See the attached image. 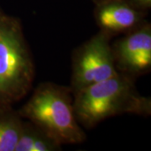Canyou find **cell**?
Returning a JSON list of instances; mask_svg holds the SVG:
<instances>
[{
    "instance_id": "obj_1",
    "label": "cell",
    "mask_w": 151,
    "mask_h": 151,
    "mask_svg": "<svg viewBox=\"0 0 151 151\" xmlns=\"http://www.w3.org/2000/svg\"><path fill=\"white\" fill-rule=\"evenodd\" d=\"M134 78L119 73L73 94L77 121L92 129L105 119L122 114L150 116L151 100L138 92Z\"/></svg>"
},
{
    "instance_id": "obj_2",
    "label": "cell",
    "mask_w": 151,
    "mask_h": 151,
    "mask_svg": "<svg viewBox=\"0 0 151 151\" xmlns=\"http://www.w3.org/2000/svg\"><path fill=\"white\" fill-rule=\"evenodd\" d=\"M18 112L22 119L37 125L60 145L86 140V134L76 117L70 86L40 83Z\"/></svg>"
},
{
    "instance_id": "obj_3",
    "label": "cell",
    "mask_w": 151,
    "mask_h": 151,
    "mask_svg": "<svg viewBox=\"0 0 151 151\" xmlns=\"http://www.w3.org/2000/svg\"><path fill=\"white\" fill-rule=\"evenodd\" d=\"M35 67L19 18L0 8V108L13 106L32 88Z\"/></svg>"
},
{
    "instance_id": "obj_4",
    "label": "cell",
    "mask_w": 151,
    "mask_h": 151,
    "mask_svg": "<svg viewBox=\"0 0 151 151\" xmlns=\"http://www.w3.org/2000/svg\"><path fill=\"white\" fill-rule=\"evenodd\" d=\"M111 39L99 31L73 51L70 86L73 94L119 74Z\"/></svg>"
},
{
    "instance_id": "obj_5",
    "label": "cell",
    "mask_w": 151,
    "mask_h": 151,
    "mask_svg": "<svg viewBox=\"0 0 151 151\" xmlns=\"http://www.w3.org/2000/svg\"><path fill=\"white\" fill-rule=\"evenodd\" d=\"M119 73L135 79L151 70V24L145 21L112 45Z\"/></svg>"
},
{
    "instance_id": "obj_6",
    "label": "cell",
    "mask_w": 151,
    "mask_h": 151,
    "mask_svg": "<svg viewBox=\"0 0 151 151\" xmlns=\"http://www.w3.org/2000/svg\"><path fill=\"white\" fill-rule=\"evenodd\" d=\"M93 15L99 31L113 38L125 35L145 22V12L138 10L125 0H104L95 4Z\"/></svg>"
},
{
    "instance_id": "obj_7",
    "label": "cell",
    "mask_w": 151,
    "mask_h": 151,
    "mask_svg": "<svg viewBox=\"0 0 151 151\" xmlns=\"http://www.w3.org/2000/svg\"><path fill=\"white\" fill-rule=\"evenodd\" d=\"M61 145L37 125L26 120L23 121L14 151H58Z\"/></svg>"
},
{
    "instance_id": "obj_8",
    "label": "cell",
    "mask_w": 151,
    "mask_h": 151,
    "mask_svg": "<svg viewBox=\"0 0 151 151\" xmlns=\"http://www.w3.org/2000/svg\"><path fill=\"white\" fill-rule=\"evenodd\" d=\"M24 119L13 106L0 108V151H14Z\"/></svg>"
},
{
    "instance_id": "obj_9",
    "label": "cell",
    "mask_w": 151,
    "mask_h": 151,
    "mask_svg": "<svg viewBox=\"0 0 151 151\" xmlns=\"http://www.w3.org/2000/svg\"><path fill=\"white\" fill-rule=\"evenodd\" d=\"M138 10L147 13L151 9V0H125Z\"/></svg>"
},
{
    "instance_id": "obj_10",
    "label": "cell",
    "mask_w": 151,
    "mask_h": 151,
    "mask_svg": "<svg viewBox=\"0 0 151 151\" xmlns=\"http://www.w3.org/2000/svg\"><path fill=\"white\" fill-rule=\"evenodd\" d=\"M93 1V3L96 4H97V3H100V2H102V1H104V0H92Z\"/></svg>"
}]
</instances>
